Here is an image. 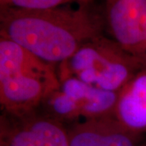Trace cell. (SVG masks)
<instances>
[{"label": "cell", "instance_id": "6da1fadb", "mask_svg": "<svg viewBox=\"0 0 146 146\" xmlns=\"http://www.w3.org/2000/svg\"><path fill=\"white\" fill-rule=\"evenodd\" d=\"M104 14L92 4L46 9L1 7L0 36L46 63L60 64L85 42L102 35Z\"/></svg>", "mask_w": 146, "mask_h": 146}, {"label": "cell", "instance_id": "8992f818", "mask_svg": "<svg viewBox=\"0 0 146 146\" xmlns=\"http://www.w3.org/2000/svg\"><path fill=\"white\" fill-rule=\"evenodd\" d=\"M0 133L10 146H70L66 125L36 111L21 118L3 115Z\"/></svg>", "mask_w": 146, "mask_h": 146}, {"label": "cell", "instance_id": "30bf717a", "mask_svg": "<svg viewBox=\"0 0 146 146\" xmlns=\"http://www.w3.org/2000/svg\"><path fill=\"white\" fill-rule=\"evenodd\" d=\"M0 146H10L7 137L3 133H0Z\"/></svg>", "mask_w": 146, "mask_h": 146}, {"label": "cell", "instance_id": "277c9868", "mask_svg": "<svg viewBox=\"0 0 146 146\" xmlns=\"http://www.w3.org/2000/svg\"><path fill=\"white\" fill-rule=\"evenodd\" d=\"M59 88L42 105L43 114L63 124L113 117L118 93L94 87L73 76H58Z\"/></svg>", "mask_w": 146, "mask_h": 146}, {"label": "cell", "instance_id": "7a4b0ae2", "mask_svg": "<svg viewBox=\"0 0 146 146\" xmlns=\"http://www.w3.org/2000/svg\"><path fill=\"white\" fill-rule=\"evenodd\" d=\"M59 85L54 65L0 36V104L4 115L21 118L36 112Z\"/></svg>", "mask_w": 146, "mask_h": 146}, {"label": "cell", "instance_id": "5b68a950", "mask_svg": "<svg viewBox=\"0 0 146 146\" xmlns=\"http://www.w3.org/2000/svg\"><path fill=\"white\" fill-rule=\"evenodd\" d=\"M104 17L111 38L146 66V0H106Z\"/></svg>", "mask_w": 146, "mask_h": 146}, {"label": "cell", "instance_id": "3957f363", "mask_svg": "<svg viewBox=\"0 0 146 146\" xmlns=\"http://www.w3.org/2000/svg\"><path fill=\"white\" fill-rule=\"evenodd\" d=\"M112 38L104 34L83 44L58 64V76H73L98 89L119 93L145 67Z\"/></svg>", "mask_w": 146, "mask_h": 146}, {"label": "cell", "instance_id": "9c48e42d", "mask_svg": "<svg viewBox=\"0 0 146 146\" xmlns=\"http://www.w3.org/2000/svg\"><path fill=\"white\" fill-rule=\"evenodd\" d=\"M94 0H0L1 7H9L25 9H46L68 5L92 4Z\"/></svg>", "mask_w": 146, "mask_h": 146}, {"label": "cell", "instance_id": "52a82bcc", "mask_svg": "<svg viewBox=\"0 0 146 146\" xmlns=\"http://www.w3.org/2000/svg\"><path fill=\"white\" fill-rule=\"evenodd\" d=\"M68 128L70 146H141V136L127 130L114 117L82 121Z\"/></svg>", "mask_w": 146, "mask_h": 146}, {"label": "cell", "instance_id": "ba28073f", "mask_svg": "<svg viewBox=\"0 0 146 146\" xmlns=\"http://www.w3.org/2000/svg\"><path fill=\"white\" fill-rule=\"evenodd\" d=\"M113 117L136 136L146 132V66L118 93Z\"/></svg>", "mask_w": 146, "mask_h": 146}]
</instances>
